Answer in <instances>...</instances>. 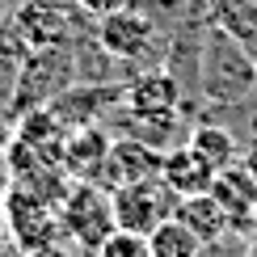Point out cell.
Listing matches in <instances>:
<instances>
[{"label":"cell","mask_w":257,"mask_h":257,"mask_svg":"<svg viewBox=\"0 0 257 257\" xmlns=\"http://www.w3.org/2000/svg\"><path fill=\"white\" fill-rule=\"evenodd\" d=\"M59 223H63V236L76 244L80 253H97L105 244V236L118 232L110 190L93 186V181H72L68 198H63V207H59Z\"/></svg>","instance_id":"obj_1"},{"label":"cell","mask_w":257,"mask_h":257,"mask_svg":"<svg viewBox=\"0 0 257 257\" xmlns=\"http://www.w3.org/2000/svg\"><path fill=\"white\" fill-rule=\"evenodd\" d=\"M5 228H9V240L17 244L21 253H34V249H47V244H59L63 236V223H59V207L47 202L42 194H34L30 186H9L5 202Z\"/></svg>","instance_id":"obj_2"},{"label":"cell","mask_w":257,"mask_h":257,"mask_svg":"<svg viewBox=\"0 0 257 257\" xmlns=\"http://www.w3.org/2000/svg\"><path fill=\"white\" fill-rule=\"evenodd\" d=\"M63 89H72V47L34 51V55H26V63L17 68V84H13L9 105L21 110V114L42 110V105H51Z\"/></svg>","instance_id":"obj_3"},{"label":"cell","mask_w":257,"mask_h":257,"mask_svg":"<svg viewBox=\"0 0 257 257\" xmlns=\"http://www.w3.org/2000/svg\"><path fill=\"white\" fill-rule=\"evenodd\" d=\"M110 198H114V219H118V228L122 232H139V236H148L152 228H160V223L173 215V207H177V194L160 177L114 186Z\"/></svg>","instance_id":"obj_4"},{"label":"cell","mask_w":257,"mask_h":257,"mask_svg":"<svg viewBox=\"0 0 257 257\" xmlns=\"http://www.w3.org/2000/svg\"><path fill=\"white\" fill-rule=\"evenodd\" d=\"M9 21H13V30L21 34L30 55L72 47V38H76V17L63 9V0H26Z\"/></svg>","instance_id":"obj_5"},{"label":"cell","mask_w":257,"mask_h":257,"mask_svg":"<svg viewBox=\"0 0 257 257\" xmlns=\"http://www.w3.org/2000/svg\"><path fill=\"white\" fill-rule=\"evenodd\" d=\"M152 38H156L152 17H148L144 9H135V5H126V9H118V13L97 21V42H101L105 55H114V59L148 55V51H152Z\"/></svg>","instance_id":"obj_6"},{"label":"cell","mask_w":257,"mask_h":257,"mask_svg":"<svg viewBox=\"0 0 257 257\" xmlns=\"http://www.w3.org/2000/svg\"><path fill=\"white\" fill-rule=\"evenodd\" d=\"M211 198L223 207L232 232H253L257 228V177L249 173V165H228L219 169L211 181Z\"/></svg>","instance_id":"obj_7"},{"label":"cell","mask_w":257,"mask_h":257,"mask_svg":"<svg viewBox=\"0 0 257 257\" xmlns=\"http://www.w3.org/2000/svg\"><path fill=\"white\" fill-rule=\"evenodd\" d=\"M177 101H181V89H177V80L169 72H148V76H139V80H131L122 89L126 114L139 118V122H169L173 110H177Z\"/></svg>","instance_id":"obj_8"},{"label":"cell","mask_w":257,"mask_h":257,"mask_svg":"<svg viewBox=\"0 0 257 257\" xmlns=\"http://www.w3.org/2000/svg\"><path fill=\"white\" fill-rule=\"evenodd\" d=\"M110 144L114 139L105 131H97V126L72 131L68 144H63V173H68L72 181H93V186H101L105 160H110Z\"/></svg>","instance_id":"obj_9"},{"label":"cell","mask_w":257,"mask_h":257,"mask_svg":"<svg viewBox=\"0 0 257 257\" xmlns=\"http://www.w3.org/2000/svg\"><path fill=\"white\" fill-rule=\"evenodd\" d=\"M160 181H165L177 198H190V194H207L211 190L215 169H211L190 144H181V148H169V152L160 156Z\"/></svg>","instance_id":"obj_10"},{"label":"cell","mask_w":257,"mask_h":257,"mask_svg":"<svg viewBox=\"0 0 257 257\" xmlns=\"http://www.w3.org/2000/svg\"><path fill=\"white\" fill-rule=\"evenodd\" d=\"M160 156L152 144L144 139H114L110 144V160H105V181L114 186H126V181H144V177H160Z\"/></svg>","instance_id":"obj_11"},{"label":"cell","mask_w":257,"mask_h":257,"mask_svg":"<svg viewBox=\"0 0 257 257\" xmlns=\"http://www.w3.org/2000/svg\"><path fill=\"white\" fill-rule=\"evenodd\" d=\"M173 219H181L190 232L202 240V244H219L223 236H228V215H223V207L215 198H211V190L207 194H190V198H177V207H173Z\"/></svg>","instance_id":"obj_12"},{"label":"cell","mask_w":257,"mask_h":257,"mask_svg":"<svg viewBox=\"0 0 257 257\" xmlns=\"http://www.w3.org/2000/svg\"><path fill=\"white\" fill-rule=\"evenodd\" d=\"M211 17H215L219 34L228 42L257 55V0H215Z\"/></svg>","instance_id":"obj_13"},{"label":"cell","mask_w":257,"mask_h":257,"mask_svg":"<svg viewBox=\"0 0 257 257\" xmlns=\"http://www.w3.org/2000/svg\"><path fill=\"white\" fill-rule=\"evenodd\" d=\"M190 148L207 160L211 169H228V165H236V135L228 131V126H215V122H198L194 131H190Z\"/></svg>","instance_id":"obj_14"},{"label":"cell","mask_w":257,"mask_h":257,"mask_svg":"<svg viewBox=\"0 0 257 257\" xmlns=\"http://www.w3.org/2000/svg\"><path fill=\"white\" fill-rule=\"evenodd\" d=\"M148 249H152V257H202V249H207V244H202L181 219L169 215L160 228L148 232Z\"/></svg>","instance_id":"obj_15"},{"label":"cell","mask_w":257,"mask_h":257,"mask_svg":"<svg viewBox=\"0 0 257 257\" xmlns=\"http://www.w3.org/2000/svg\"><path fill=\"white\" fill-rule=\"evenodd\" d=\"M97 257H152V249H148V236L118 228L114 236H105V244L97 249Z\"/></svg>","instance_id":"obj_16"},{"label":"cell","mask_w":257,"mask_h":257,"mask_svg":"<svg viewBox=\"0 0 257 257\" xmlns=\"http://www.w3.org/2000/svg\"><path fill=\"white\" fill-rule=\"evenodd\" d=\"M80 5V13H89V17H110V13H118V9H126L131 0H76Z\"/></svg>","instance_id":"obj_17"},{"label":"cell","mask_w":257,"mask_h":257,"mask_svg":"<svg viewBox=\"0 0 257 257\" xmlns=\"http://www.w3.org/2000/svg\"><path fill=\"white\" fill-rule=\"evenodd\" d=\"M9 144H13V118H9V114L0 110V160H5V152H9Z\"/></svg>","instance_id":"obj_18"},{"label":"cell","mask_w":257,"mask_h":257,"mask_svg":"<svg viewBox=\"0 0 257 257\" xmlns=\"http://www.w3.org/2000/svg\"><path fill=\"white\" fill-rule=\"evenodd\" d=\"M26 257H76V249H68V244H47V249H34V253H26Z\"/></svg>","instance_id":"obj_19"},{"label":"cell","mask_w":257,"mask_h":257,"mask_svg":"<svg viewBox=\"0 0 257 257\" xmlns=\"http://www.w3.org/2000/svg\"><path fill=\"white\" fill-rule=\"evenodd\" d=\"M0 257H26V253H21V249H17V244H13V240H9V244H0Z\"/></svg>","instance_id":"obj_20"},{"label":"cell","mask_w":257,"mask_h":257,"mask_svg":"<svg viewBox=\"0 0 257 257\" xmlns=\"http://www.w3.org/2000/svg\"><path fill=\"white\" fill-rule=\"evenodd\" d=\"M244 165H249V173H253V177H257V144H253V148H249V156H244Z\"/></svg>","instance_id":"obj_21"},{"label":"cell","mask_w":257,"mask_h":257,"mask_svg":"<svg viewBox=\"0 0 257 257\" xmlns=\"http://www.w3.org/2000/svg\"><path fill=\"white\" fill-rule=\"evenodd\" d=\"M249 257H257V240H253V244H249Z\"/></svg>","instance_id":"obj_22"}]
</instances>
